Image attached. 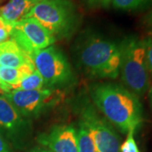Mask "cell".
<instances>
[{
	"mask_svg": "<svg viewBox=\"0 0 152 152\" xmlns=\"http://www.w3.org/2000/svg\"><path fill=\"white\" fill-rule=\"evenodd\" d=\"M91 97L105 118L124 134L134 132L143 122L139 97L126 87L113 83L97 84L91 88Z\"/></svg>",
	"mask_w": 152,
	"mask_h": 152,
	"instance_id": "1",
	"label": "cell"
},
{
	"mask_svg": "<svg viewBox=\"0 0 152 152\" xmlns=\"http://www.w3.org/2000/svg\"><path fill=\"white\" fill-rule=\"evenodd\" d=\"M80 63L88 75L97 79H117L120 75L121 42L88 33L78 49Z\"/></svg>",
	"mask_w": 152,
	"mask_h": 152,
	"instance_id": "2",
	"label": "cell"
},
{
	"mask_svg": "<svg viewBox=\"0 0 152 152\" xmlns=\"http://www.w3.org/2000/svg\"><path fill=\"white\" fill-rule=\"evenodd\" d=\"M28 17L34 18L54 37H70L80 24V13L73 0H41Z\"/></svg>",
	"mask_w": 152,
	"mask_h": 152,
	"instance_id": "3",
	"label": "cell"
},
{
	"mask_svg": "<svg viewBox=\"0 0 152 152\" xmlns=\"http://www.w3.org/2000/svg\"><path fill=\"white\" fill-rule=\"evenodd\" d=\"M121 80L128 90L137 96H141L150 87L145 40L129 37L121 42Z\"/></svg>",
	"mask_w": 152,
	"mask_h": 152,
	"instance_id": "4",
	"label": "cell"
},
{
	"mask_svg": "<svg viewBox=\"0 0 152 152\" xmlns=\"http://www.w3.org/2000/svg\"><path fill=\"white\" fill-rule=\"evenodd\" d=\"M35 69L42 77L47 88L69 84L73 72L69 61L62 51L53 46L38 50L29 56Z\"/></svg>",
	"mask_w": 152,
	"mask_h": 152,
	"instance_id": "5",
	"label": "cell"
},
{
	"mask_svg": "<svg viewBox=\"0 0 152 152\" xmlns=\"http://www.w3.org/2000/svg\"><path fill=\"white\" fill-rule=\"evenodd\" d=\"M80 122L86 126L91 136L96 152H120V139L113 126L100 116L95 107L83 101L79 107Z\"/></svg>",
	"mask_w": 152,
	"mask_h": 152,
	"instance_id": "6",
	"label": "cell"
},
{
	"mask_svg": "<svg viewBox=\"0 0 152 152\" xmlns=\"http://www.w3.org/2000/svg\"><path fill=\"white\" fill-rule=\"evenodd\" d=\"M10 39L28 56L36 51L53 46L56 41L52 33L31 17L26 18L14 26Z\"/></svg>",
	"mask_w": 152,
	"mask_h": 152,
	"instance_id": "7",
	"label": "cell"
},
{
	"mask_svg": "<svg viewBox=\"0 0 152 152\" xmlns=\"http://www.w3.org/2000/svg\"><path fill=\"white\" fill-rule=\"evenodd\" d=\"M3 96L26 119L37 118L44 110L56 102L57 97L56 91L52 88L38 91L12 90Z\"/></svg>",
	"mask_w": 152,
	"mask_h": 152,
	"instance_id": "8",
	"label": "cell"
},
{
	"mask_svg": "<svg viewBox=\"0 0 152 152\" xmlns=\"http://www.w3.org/2000/svg\"><path fill=\"white\" fill-rule=\"evenodd\" d=\"M37 141L52 152H78L76 129L70 125H57L39 134Z\"/></svg>",
	"mask_w": 152,
	"mask_h": 152,
	"instance_id": "9",
	"label": "cell"
},
{
	"mask_svg": "<svg viewBox=\"0 0 152 152\" xmlns=\"http://www.w3.org/2000/svg\"><path fill=\"white\" fill-rule=\"evenodd\" d=\"M0 128L14 137L29 131L28 119L21 116L3 95H0Z\"/></svg>",
	"mask_w": 152,
	"mask_h": 152,
	"instance_id": "10",
	"label": "cell"
},
{
	"mask_svg": "<svg viewBox=\"0 0 152 152\" xmlns=\"http://www.w3.org/2000/svg\"><path fill=\"white\" fill-rule=\"evenodd\" d=\"M0 65L20 69L34 65L31 58L13 40L0 43Z\"/></svg>",
	"mask_w": 152,
	"mask_h": 152,
	"instance_id": "11",
	"label": "cell"
},
{
	"mask_svg": "<svg viewBox=\"0 0 152 152\" xmlns=\"http://www.w3.org/2000/svg\"><path fill=\"white\" fill-rule=\"evenodd\" d=\"M39 1L41 0H9L0 7V16L15 26L27 18L29 13Z\"/></svg>",
	"mask_w": 152,
	"mask_h": 152,
	"instance_id": "12",
	"label": "cell"
},
{
	"mask_svg": "<svg viewBox=\"0 0 152 152\" xmlns=\"http://www.w3.org/2000/svg\"><path fill=\"white\" fill-rule=\"evenodd\" d=\"M46 84L42 77L37 69L22 77L19 84L13 88V90L21 91H38L46 89Z\"/></svg>",
	"mask_w": 152,
	"mask_h": 152,
	"instance_id": "13",
	"label": "cell"
},
{
	"mask_svg": "<svg viewBox=\"0 0 152 152\" xmlns=\"http://www.w3.org/2000/svg\"><path fill=\"white\" fill-rule=\"evenodd\" d=\"M152 4V0H111L114 10L122 11H138Z\"/></svg>",
	"mask_w": 152,
	"mask_h": 152,
	"instance_id": "14",
	"label": "cell"
},
{
	"mask_svg": "<svg viewBox=\"0 0 152 152\" xmlns=\"http://www.w3.org/2000/svg\"><path fill=\"white\" fill-rule=\"evenodd\" d=\"M76 133L78 152H96L91 136L81 122L79 124V128L76 130Z\"/></svg>",
	"mask_w": 152,
	"mask_h": 152,
	"instance_id": "15",
	"label": "cell"
},
{
	"mask_svg": "<svg viewBox=\"0 0 152 152\" xmlns=\"http://www.w3.org/2000/svg\"><path fill=\"white\" fill-rule=\"evenodd\" d=\"M134 134L133 131L128 133L125 141L120 145V152H140L134 138Z\"/></svg>",
	"mask_w": 152,
	"mask_h": 152,
	"instance_id": "16",
	"label": "cell"
},
{
	"mask_svg": "<svg viewBox=\"0 0 152 152\" xmlns=\"http://www.w3.org/2000/svg\"><path fill=\"white\" fill-rule=\"evenodd\" d=\"M13 28L14 26L8 23L4 19L0 16V43L10 39Z\"/></svg>",
	"mask_w": 152,
	"mask_h": 152,
	"instance_id": "17",
	"label": "cell"
},
{
	"mask_svg": "<svg viewBox=\"0 0 152 152\" xmlns=\"http://www.w3.org/2000/svg\"><path fill=\"white\" fill-rule=\"evenodd\" d=\"M86 8L90 10H96L103 8L107 9L111 6V0H81Z\"/></svg>",
	"mask_w": 152,
	"mask_h": 152,
	"instance_id": "18",
	"label": "cell"
},
{
	"mask_svg": "<svg viewBox=\"0 0 152 152\" xmlns=\"http://www.w3.org/2000/svg\"><path fill=\"white\" fill-rule=\"evenodd\" d=\"M144 40L145 45V62L147 69L149 74L152 75V37L146 38Z\"/></svg>",
	"mask_w": 152,
	"mask_h": 152,
	"instance_id": "19",
	"label": "cell"
},
{
	"mask_svg": "<svg viewBox=\"0 0 152 152\" xmlns=\"http://www.w3.org/2000/svg\"><path fill=\"white\" fill-rule=\"evenodd\" d=\"M0 152H12L9 144L0 134Z\"/></svg>",
	"mask_w": 152,
	"mask_h": 152,
	"instance_id": "20",
	"label": "cell"
},
{
	"mask_svg": "<svg viewBox=\"0 0 152 152\" xmlns=\"http://www.w3.org/2000/svg\"><path fill=\"white\" fill-rule=\"evenodd\" d=\"M13 90L11 86L6 84L0 80V95H4L6 93H9Z\"/></svg>",
	"mask_w": 152,
	"mask_h": 152,
	"instance_id": "21",
	"label": "cell"
},
{
	"mask_svg": "<svg viewBox=\"0 0 152 152\" xmlns=\"http://www.w3.org/2000/svg\"><path fill=\"white\" fill-rule=\"evenodd\" d=\"M145 24H146L147 27L150 28V29L152 31V10L151 11V12L148 14V15L145 17Z\"/></svg>",
	"mask_w": 152,
	"mask_h": 152,
	"instance_id": "22",
	"label": "cell"
},
{
	"mask_svg": "<svg viewBox=\"0 0 152 152\" xmlns=\"http://www.w3.org/2000/svg\"><path fill=\"white\" fill-rule=\"evenodd\" d=\"M30 152H52L51 151H49L48 149H47V148H43V147H34L32 148Z\"/></svg>",
	"mask_w": 152,
	"mask_h": 152,
	"instance_id": "23",
	"label": "cell"
},
{
	"mask_svg": "<svg viewBox=\"0 0 152 152\" xmlns=\"http://www.w3.org/2000/svg\"><path fill=\"white\" fill-rule=\"evenodd\" d=\"M148 97H149V102H150L151 107V108H152V86L151 87V88H150V90H149Z\"/></svg>",
	"mask_w": 152,
	"mask_h": 152,
	"instance_id": "24",
	"label": "cell"
},
{
	"mask_svg": "<svg viewBox=\"0 0 152 152\" xmlns=\"http://www.w3.org/2000/svg\"><path fill=\"white\" fill-rule=\"evenodd\" d=\"M2 1H4V0H0V3H1V2H2Z\"/></svg>",
	"mask_w": 152,
	"mask_h": 152,
	"instance_id": "25",
	"label": "cell"
}]
</instances>
